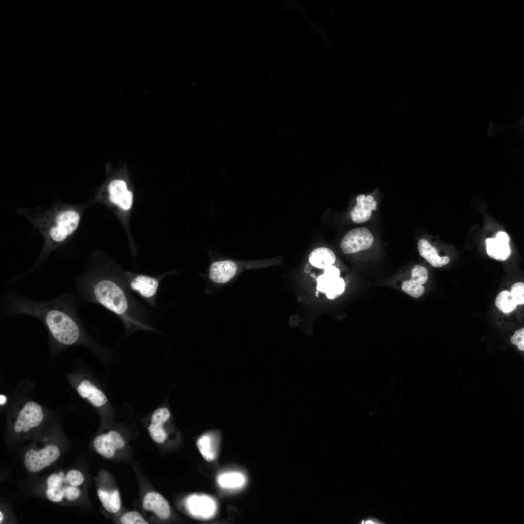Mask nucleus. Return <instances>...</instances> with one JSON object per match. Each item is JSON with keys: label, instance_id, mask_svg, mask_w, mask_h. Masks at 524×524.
<instances>
[{"label": "nucleus", "instance_id": "nucleus-4", "mask_svg": "<svg viewBox=\"0 0 524 524\" xmlns=\"http://www.w3.org/2000/svg\"><path fill=\"white\" fill-rule=\"evenodd\" d=\"M84 480L83 475L76 469L52 473L46 480L45 495L53 503L75 502L82 495Z\"/></svg>", "mask_w": 524, "mask_h": 524}, {"label": "nucleus", "instance_id": "nucleus-8", "mask_svg": "<svg viewBox=\"0 0 524 524\" xmlns=\"http://www.w3.org/2000/svg\"><path fill=\"white\" fill-rule=\"evenodd\" d=\"M374 242L371 232L366 227L353 229L343 238L340 246L345 254H353L369 248Z\"/></svg>", "mask_w": 524, "mask_h": 524}, {"label": "nucleus", "instance_id": "nucleus-15", "mask_svg": "<svg viewBox=\"0 0 524 524\" xmlns=\"http://www.w3.org/2000/svg\"><path fill=\"white\" fill-rule=\"evenodd\" d=\"M317 281V290L325 293L329 299H335L344 291V281L340 277L332 278L323 274L318 277Z\"/></svg>", "mask_w": 524, "mask_h": 524}, {"label": "nucleus", "instance_id": "nucleus-10", "mask_svg": "<svg viewBox=\"0 0 524 524\" xmlns=\"http://www.w3.org/2000/svg\"><path fill=\"white\" fill-rule=\"evenodd\" d=\"M509 241L508 234L503 231L498 232L494 238L487 239L486 243L488 255L497 261L507 260L511 254Z\"/></svg>", "mask_w": 524, "mask_h": 524}, {"label": "nucleus", "instance_id": "nucleus-14", "mask_svg": "<svg viewBox=\"0 0 524 524\" xmlns=\"http://www.w3.org/2000/svg\"><path fill=\"white\" fill-rule=\"evenodd\" d=\"M143 508L146 510L151 511L161 519L165 520L170 515V507L167 501L159 493L151 491L144 496Z\"/></svg>", "mask_w": 524, "mask_h": 524}, {"label": "nucleus", "instance_id": "nucleus-21", "mask_svg": "<svg viewBox=\"0 0 524 524\" xmlns=\"http://www.w3.org/2000/svg\"><path fill=\"white\" fill-rule=\"evenodd\" d=\"M97 494L102 506L108 512L115 513L120 509L121 500L117 490L111 492L98 489Z\"/></svg>", "mask_w": 524, "mask_h": 524}, {"label": "nucleus", "instance_id": "nucleus-20", "mask_svg": "<svg viewBox=\"0 0 524 524\" xmlns=\"http://www.w3.org/2000/svg\"><path fill=\"white\" fill-rule=\"evenodd\" d=\"M336 256L328 248L320 247L313 250L309 257V262L314 267L325 269L332 265L335 262Z\"/></svg>", "mask_w": 524, "mask_h": 524}, {"label": "nucleus", "instance_id": "nucleus-13", "mask_svg": "<svg viewBox=\"0 0 524 524\" xmlns=\"http://www.w3.org/2000/svg\"><path fill=\"white\" fill-rule=\"evenodd\" d=\"M357 203L350 213L353 222L357 224L364 223L371 217L372 211L377 208V203L371 195L360 194L356 197Z\"/></svg>", "mask_w": 524, "mask_h": 524}, {"label": "nucleus", "instance_id": "nucleus-18", "mask_svg": "<svg viewBox=\"0 0 524 524\" xmlns=\"http://www.w3.org/2000/svg\"><path fill=\"white\" fill-rule=\"evenodd\" d=\"M188 511L193 515L199 517H208L213 511V504L212 500L206 497L196 495L189 497L186 501Z\"/></svg>", "mask_w": 524, "mask_h": 524}, {"label": "nucleus", "instance_id": "nucleus-29", "mask_svg": "<svg viewBox=\"0 0 524 524\" xmlns=\"http://www.w3.org/2000/svg\"><path fill=\"white\" fill-rule=\"evenodd\" d=\"M359 524H384L382 521L377 518L369 516L361 520Z\"/></svg>", "mask_w": 524, "mask_h": 524}, {"label": "nucleus", "instance_id": "nucleus-19", "mask_svg": "<svg viewBox=\"0 0 524 524\" xmlns=\"http://www.w3.org/2000/svg\"><path fill=\"white\" fill-rule=\"evenodd\" d=\"M418 248L420 255L433 267H441L450 261L448 256L440 257L436 249L425 239L419 241Z\"/></svg>", "mask_w": 524, "mask_h": 524}, {"label": "nucleus", "instance_id": "nucleus-31", "mask_svg": "<svg viewBox=\"0 0 524 524\" xmlns=\"http://www.w3.org/2000/svg\"><path fill=\"white\" fill-rule=\"evenodd\" d=\"M4 519V513L1 510H0V524L2 523V522H3Z\"/></svg>", "mask_w": 524, "mask_h": 524}, {"label": "nucleus", "instance_id": "nucleus-5", "mask_svg": "<svg viewBox=\"0 0 524 524\" xmlns=\"http://www.w3.org/2000/svg\"><path fill=\"white\" fill-rule=\"evenodd\" d=\"M59 448L54 444H48L40 448H31L24 456V465L31 473H37L49 467L59 458Z\"/></svg>", "mask_w": 524, "mask_h": 524}, {"label": "nucleus", "instance_id": "nucleus-24", "mask_svg": "<svg viewBox=\"0 0 524 524\" xmlns=\"http://www.w3.org/2000/svg\"><path fill=\"white\" fill-rule=\"evenodd\" d=\"M245 481L244 477L239 473H229L221 475L218 482L224 488H236L241 486Z\"/></svg>", "mask_w": 524, "mask_h": 524}, {"label": "nucleus", "instance_id": "nucleus-6", "mask_svg": "<svg viewBox=\"0 0 524 524\" xmlns=\"http://www.w3.org/2000/svg\"><path fill=\"white\" fill-rule=\"evenodd\" d=\"M105 204L114 206L119 210L127 212L131 209L133 202V195L128 188L126 182L120 179L111 181L107 186Z\"/></svg>", "mask_w": 524, "mask_h": 524}, {"label": "nucleus", "instance_id": "nucleus-23", "mask_svg": "<svg viewBox=\"0 0 524 524\" xmlns=\"http://www.w3.org/2000/svg\"><path fill=\"white\" fill-rule=\"evenodd\" d=\"M197 446L206 460L210 461L214 459L216 452L209 435H204L201 436L197 441Z\"/></svg>", "mask_w": 524, "mask_h": 524}, {"label": "nucleus", "instance_id": "nucleus-30", "mask_svg": "<svg viewBox=\"0 0 524 524\" xmlns=\"http://www.w3.org/2000/svg\"><path fill=\"white\" fill-rule=\"evenodd\" d=\"M6 400H7L6 397L5 395L1 394L0 395V405H4L6 402Z\"/></svg>", "mask_w": 524, "mask_h": 524}, {"label": "nucleus", "instance_id": "nucleus-17", "mask_svg": "<svg viewBox=\"0 0 524 524\" xmlns=\"http://www.w3.org/2000/svg\"><path fill=\"white\" fill-rule=\"evenodd\" d=\"M77 391L81 397L87 399L96 407H100L107 402L104 393L88 380H82L77 387Z\"/></svg>", "mask_w": 524, "mask_h": 524}, {"label": "nucleus", "instance_id": "nucleus-3", "mask_svg": "<svg viewBox=\"0 0 524 524\" xmlns=\"http://www.w3.org/2000/svg\"><path fill=\"white\" fill-rule=\"evenodd\" d=\"M210 263L204 273L200 274L206 282L205 292L213 295L224 286L236 279L246 270L259 267L262 264L224 256L212 249H207Z\"/></svg>", "mask_w": 524, "mask_h": 524}, {"label": "nucleus", "instance_id": "nucleus-7", "mask_svg": "<svg viewBox=\"0 0 524 524\" xmlns=\"http://www.w3.org/2000/svg\"><path fill=\"white\" fill-rule=\"evenodd\" d=\"M44 417L42 407L37 403L27 402L19 412L13 429L16 433H27L37 427Z\"/></svg>", "mask_w": 524, "mask_h": 524}, {"label": "nucleus", "instance_id": "nucleus-11", "mask_svg": "<svg viewBox=\"0 0 524 524\" xmlns=\"http://www.w3.org/2000/svg\"><path fill=\"white\" fill-rule=\"evenodd\" d=\"M411 274V278L403 283L402 290L412 297H419L425 292L422 285L428 280V271L424 266L416 264L412 268Z\"/></svg>", "mask_w": 524, "mask_h": 524}, {"label": "nucleus", "instance_id": "nucleus-28", "mask_svg": "<svg viewBox=\"0 0 524 524\" xmlns=\"http://www.w3.org/2000/svg\"><path fill=\"white\" fill-rule=\"evenodd\" d=\"M340 270L336 267L331 265L324 269V275L332 278H338L340 276Z\"/></svg>", "mask_w": 524, "mask_h": 524}, {"label": "nucleus", "instance_id": "nucleus-12", "mask_svg": "<svg viewBox=\"0 0 524 524\" xmlns=\"http://www.w3.org/2000/svg\"><path fill=\"white\" fill-rule=\"evenodd\" d=\"M170 417V412L165 407L156 409L152 413L150 424L147 429L151 439L158 443H163L167 438L164 425Z\"/></svg>", "mask_w": 524, "mask_h": 524}, {"label": "nucleus", "instance_id": "nucleus-22", "mask_svg": "<svg viewBox=\"0 0 524 524\" xmlns=\"http://www.w3.org/2000/svg\"><path fill=\"white\" fill-rule=\"evenodd\" d=\"M495 305L497 308L505 313L514 311L517 306L516 302L508 291H501L495 299Z\"/></svg>", "mask_w": 524, "mask_h": 524}, {"label": "nucleus", "instance_id": "nucleus-1", "mask_svg": "<svg viewBox=\"0 0 524 524\" xmlns=\"http://www.w3.org/2000/svg\"><path fill=\"white\" fill-rule=\"evenodd\" d=\"M4 304L6 316L24 314L38 319L47 327L52 338L62 345H71L81 339L82 329L76 303L68 294L40 301L8 291Z\"/></svg>", "mask_w": 524, "mask_h": 524}, {"label": "nucleus", "instance_id": "nucleus-16", "mask_svg": "<svg viewBox=\"0 0 524 524\" xmlns=\"http://www.w3.org/2000/svg\"><path fill=\"white\" fill-rule=\"evenodd\" d=\"M130 285L132 290L137 292L142 297L149 298L156 294L159 282L154 278L139 275L132 279Z\"/></svg>", "mask_w": 524, "mask_h": 524}, {"label": "nucleus", "instance_id": "nucleus-9", "mask_svg": "<svg viewBox=\"0 0 524 524\" xmlns=\"http://www.w3.org/2000/svg\"><path fill=\"white\" fill-rule=\"evenodd\" d=\"M93 445L98 454L106 458H111L115 456L116 449L125 447V442L120 433L111 430L96 437Z\"/></svg>", "mask_w": 524, "mask_h": 524}, {"label": "nucleus", "instance_id": "nucleus-2", "mask_svg": "<svg viewBox=\"0 0 524 524\" xmlns=\"http://www.w3.org/2000/svg\"><path fill=\"white\" fill-rule=\"evenodd\" d=\"M85 205L57 201L45 209H17L18 213L26 217L41 234L43 244L33 268L22 276L15 278V281L36 270L51 252L71 240L80 226Z\"/></svg>", "mask_w": 524, "mask_h": 524}, {"label": "nucleus", "instance_id": "nucleus-26", "mask_svg": "<svg viewBox=\"0 0 524 524\" xmlns=\"http://www.w3.org/2000/svg\"><path fill=\"white\" fill-rule=\"evenodd\" d=\"M510 293L517 305L524 304V284L523 282H519L514 283L511 287Z\"/></svg>", "mask_w": 524, "mask_h": 524}, {"label": "nucleus", "instance_id": "nucleus-27", "mask_svg": "<svg viewBox=\"0 0 524 524\" xmlns=\"http://www.w3.org/2000/svg\"><path fill=\"white\" fill-rule=\"evenodd\" d=\"M511 343L517 345L521 351L524 350V328H522L516 330L510 338Z\"/></svg>", "mask_w": 524, "mask_h": 524}, {"label": "nucleus", "instance_id": "nucleus-25", "mask_svg": "<svg viewBox=\"0 0 524 524\" xmlns=\"http://www.w3.org/2000/svg\"><path fill=\"white\" fill-rule=\"evenodd\" d=\"M123 524H147L148 523L138 512L132 511L124 514L120 518Z\"/></svg>", "mask_w": 524, "mask_h": 524}]
</instances>
